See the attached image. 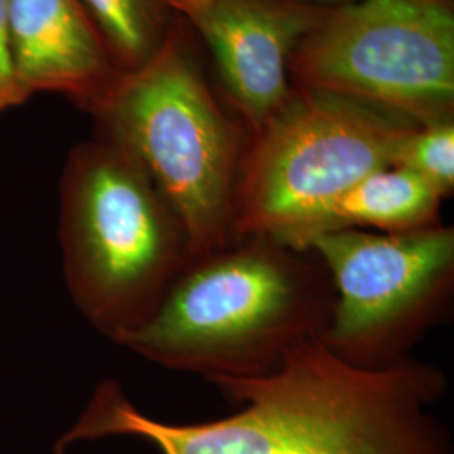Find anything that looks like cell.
<instances>
[{"label": "cell", "instance_id": "obj_10", "mask_svg": "<svg viewBox=\"0 0 454 454\" xmlns=\"http://www.w3.org/2000/svg\"><path fill=\"white\" fill-rule=\"evenodd\" d=\"M442 200L429 182L390 165L369 174L341 197L328 231L352 227L399 234L436 226Z\"/></svg>", "mask_w": 454, "mask_h": 454}, {"label": "cell", "instance_id": "obj_1", "mask_svg": "<svg viewBox=\"0 0 454 454\" xmlns=\"http://www.w3.org/2000/svg\"><path fill=\"white\" fill-rule=\"evenodd\" d=\"M212 386L239 409L214 421L172 424L148 418L118 382L103 380L58 450L137 436L160 454H454L448 426L431 411L450 380L431 362L409 357L369 371L311 340L273 372Z\"/></svg>", "mask_w": 454, "mask_h": 454}, {"label": "cell", "instance_id": "obj_15", "mask_svg": "<svg viewBox=\"0 0 454 454\" xmlns=\"http://www.w3.org/2000/svg\"><path fill=\"white\" fill-rule=\"evenodd\" d=\"M296 2H303V4H313V5H320V4H328V7L332 5H341V4H350L356 0H296Z\"/></svg>", "mask_w": 454, "mask_h": 454}, {"label": "cell", "instance_id": "obj_9", "mask_svg": "<svg viewBox=\"0 0 454 454\" xmlns=\"http://www.w3.org/2000/svg\"><path fill=\"white\" fill-rule=\"evenodd\" d=\"M11 49L26 98L59 93L90 112L120 74L82 0H9Z\"/></svg>", "mask_w": 454, "mask_h": 454}, {"label": "cell", "instance_id": "obj_14", "mask_svg": "<svg viewBox=\"0 0 454 454\" xmlns=\"http://www.w3.org/2000/svg\"><path fill=\"white\" fill-rule=\"evenodd\" d=\"M172 9L184 17L185 20L192 19L195 14H199L200 11H204L211 0H168Z\"/></svg>", "mask_w": 454, "mask_h": 454}, {"label": "cell", "instance_id": "obj_3", "mask_svg": "<svg viewBox=\"0 0 454 454\" xmlns=\"http://www.w3.org/2000/svg\"><path fill=\"white\" fill-rule=\"evenodd\" d=\"M90 114L99 137L142 163L179 215L195 256L238 238L234 191L249 133L212 91L184 17L157 56L120 73Z\"/></svg>", "mask_w": 454, "mask_h": 454}, {"label": "cell", "instance_id": "obj_8", "mask_svg": "<svg viewBox=\"0 0 454 454\" xmlns=\"http://www.w3.org/2000/svg\"><path fill=\"white\" fill-rule=\"evenodd\" d=\"M326 9L296 0H211L187 20L211 49L232 110L249 135L290 97L293 52Z\"/></svg>", "mask_w": 454, "mask_h": 454}, {"label": "cell", "instance_id": "obj_6", "mask_svg": "<svg viewBox=\"0 0 454 454\" xmlns=\"http://www.w3.org/2000/svg\"><path fill=\"white\" fill-rule=\"evenodd\" d=\"M290 78L414 125L454 120L453 0L332 5L294 49Z\"/></svg>", "mask_w": 454, "mask_h": 454}, {"label": "cell", "instance_id": "obj_11", "mask_svg": "<svg viewBox=\"0 0 454 454\" xmlns=\"http://www.w3.org/2000/svg\"><path fill=\"white\" fill-rule=\"evenodd\" d=\"M82 4L120 73L148 65L179 17L168 0H82Z\"/></svg>", "mask_w": 454, "mask_h": 454}, {"label": "cell", "instance_id": "obj_7", "mask_svg": "<svg viewBox=\"0 0 454 454\" xmlns=\"http://www.w3.org/2000/svg\"><path fill=\"white\" fill-rule=\"evenodd\" d=\"M333 285L320 341L347 364L379 371L411 357L454 303V229L412 232L335 229L309 241Z\"/></svg>", "mask_w": 454, "mask_h": 454}, {"label": "cell", "instance_id": "obj_12", "mask_svg": "<svg viewBox=\"0 0 454 454\" xmlns=\"http://www.w3.org/2000/svg\"><path fill=\"white\" fill-rule=\"evenodd\" d=\"M395 167L429 182L444 199L454 191V120L418 125L395 152Z\"/></svg>", "mask_w": 454, "mask_h": 454}, {"label": "cell", "instance_id": "obj_4", "mask_svg": "<svg viewBox=\"0 0 454 454\" xmlns=\"http://www.w3.org/2000/svg\"><path fill=\"white\" fill-rule=\"evenodd\" d=\"M59 239L74 305L114 341L145 324L195 258L142 163L99 135L66 160Z\"/></svg>", "mask_w": 454, "mask_h": 454}, {"label": "cell", "instance_id": "obj_2", "mask_svg": "<svg viewBox=\"0 0 454 454\" xmlns=\"http://www.w3.org/2000/svg\"><path fill=\"white\" fill-rule=\"evenodd\" d=\"M333 298L330 275L311 249L238 236L195 256L145 324L114 343L211 384L260 377L322 339Z\"/></svg>", "mask_w": 454, "mask_h": 454}, {"label": "cell", "instance_id": "obj_5", "mask_svg": "<svg viewBox=\"0 0 454 454\" xmlns=\"http://www.w3.org/2000/svg\"><path fill=\"white\" fill-rule=\"evenodd\" d=\"M412 121L318 90L292 93L249 135L234 191L236 236H266L307 249L357 182L394 165Z\"/></svg>", "mask_w": 454, "mask_h": 454}, {"label": "cell", "instance_id": "obj_13", "mask_svg": "<svg viewBox=\"0 0 454 454\" xmlns=\"http://www.w3.org/2000/svg\"><path fill=\"white\" fill-rule=\"evenodd\" d=\"M27 98L19 88L11 49L9 0H0V114L19 106Z\"/></svg>", "mask_w": 454, "mask_h": 454}]
</instances>
